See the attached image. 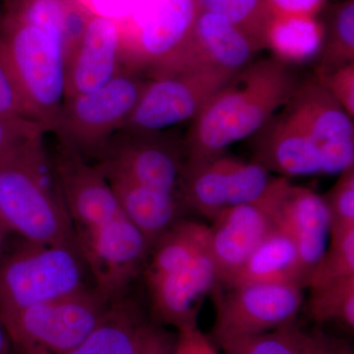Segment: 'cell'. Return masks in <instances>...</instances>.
Returning a JSON list of instances; mask_svg holds the SVG:
<instances>
[{"label":"cell","mask_w":354,"mask_h":354,"mask_svg":"<svg viewBox=\"0 0 354 354\" xmlns=\"http://www.w3.org/2000/svg\"><path fill=\"white\" fill-rule=\"evenodd\" d=\"M62 189L77 246L95 288L111 299L124 297L151 252L150 242L95 167L74 169L65 176Z\"/></svg>","instance_id":"1"},{"label":"cell","mask_w":354,"mask_h":354,"mask_svg":"<svg viewBox=\"0 0 354 354\" xmlns=\"http://www.w3.org/2000/svg\"><path fill=\"white\" fill-rule=\"evenodd\" d=\"M300 81L295 67L277 58L253 60L234 74L191 121L183 142L184 158L216 157L254 136L290 101Z\"/></svg>","instance_id":"2"},{"label":"cell","mask_w":354,"mask_h":354,"mask_svg":"<svg viewBox=\"0 0 354 354\" xmlns=\"http://www.w3.org/2000/svg\"><path fill=\"white\" fill-rule=\"evenodd\" d=\"M149 255L146 279L156 316L178 332L197 328L203 299L218 285L209 227L177 221Z\"/></svg>","instance_id":"3"},{"label":"cell","mask_w":354,"mask_h":354,"mask_svg":"<svg viewBox=\"0 0 354 354\" xmlns=\"http://www.w3.org/2000/svg\"><path fill=\"white\" fill-rule=\"evenodd\" d=\"M0 221L26 241L77 246L44 146L0 165Z\"/></svg>","instance_id":"4"},{"label":"cell","mask_w":354,"mask_h":354,"mask_svg":"<svg viewBox=\"0 0 354 354\" xmlns=\"http://www.w3.org/2000/svg\"><path fill=\"white\" fill-rule=\"evenodd\" d=\"M94 286L75 245L21 239L0 251V317Z\"/></svg>","instance_id":"5"},{"label":"cell","mask_w":354,"mask_h":354,"mask_svg":"<svg viewBox=\"0 0 354 354\" xmlns=\"http://www.w3.org/2000/svg\"><path fill=\"white\" fill-rule=\"evenodd\" d=\"M0 62L28 118L53 131L65 100L66 58L59 43L43 30L1 13Z\"/></svg>","instance_id":"6"},{"label":"cell","mask_w":354,"mask_h":354,"mask_svg":"<svg viewBox=\"0 0 354 354\" xmlns=\"http://www.w3.org/2000/svg\"><path fill=\"white\" fill-rule=\"evenodd\" d=\"M115 301L94 286L0 318L17 353L67 354L97 329Z\"/></svg>","instance_id":"7"},{"label":"cell","mask_w":354,"mask_h":354,"mask_svg":"<svg viewBox=\"0 0 354 354\" xmlns=\"http://www.w3.org/2000/svg\"><path fill=\"white\" fill-rule=\"evenodd\" d=\"M147 81L124 67L99 90L65 99L51 132L86 160L99 158L131 115Z\"/></svg>","instance_id":"8"},{"label":"cell","mask_w":354,"mask_h":354,"mask_svg":"<svg viewBox=\"0 0 354 354\" xmlns=\"http://www.w3.org/2000/svg\"><path fill=\"white\" fill-rule=\"evenodd\" d=\"M235 73L194 64L152 77L120 131L156 133L192 121Z\"/></svg>","instance_id":"9"},{"label":"cell","mask_w":354,"mask_h":354,"mask_svg":"<svg viewBox=\"0 0 354 354\" xmlns=\"http://www.w3.org/2000/svg\"><path fill=\"white\" fill-rule=\"evenodd\" d=\"M274 176L256 160L225 156L184 160L178 197L185 206L214 221L225 209L258 201Z\"/></svg>","instance_id":"10"},{"label":"cell","mask_w":354,"mask_h":354,"mask_svg":"<svg viewBox=\"0 0 354 354\" xmlns=\"http://www.w3.org/2000/svg\"><path fill=\"white\" fill-rule=\"evenodd\" d=\"M216 292V342L263 334L297 318L304 301L301 286L295 283H246Z\"/></svg>","instance_id":"11"},{"label":"cell","mask_w":354,"mask_h":354,"mask_svg":"<svg viewBox=\"0 0 354 354\" xmlns=\"http://www.w3.org/2000/svg\"><path fill=\"white\" fill-rule=\"evenodd\" d=\"M136 31L123 50L124 67L151 77L172 68L192 37L200 7L196 0H145L138 8Z\"/></svg>","instance_id":"12"},{"label":"cell","mask_w":354,"mask_h":354,"mask_svg":"<svg viewBox=\"0 0 354 354\" xmlns=\"http://www.w3.org/2000/svg\"><path fill=\"white\" fill-rule=\"evenodd\" d=\"M97 160L95 165L104 174H118L178 196L185 158L183 143L169 132L120 131Z\"/></svg>","instance_id":"13"},{"label":"cell","mask_w":354,"mask_h":354,"mask_svg":"<svg viewBox=\"0 0 354 354\" xmlns=\"http://www.w3.org/2000/svg\"><path fill=\"white\" fill-rule=\"evenodd\" d=\"M263 199L274 225L285 230L297 246L304 286L320 264L330 241V216L323 196L286 177H274Z\"/></svg>","instance_id":"14"},{"label":"cell","mask_w":354,"mask_h":354,"mask_svg":"<svg viewBox=\"0 0 354 354\" xmlns=\"http://www.w3.org/2000/svg\"><path fill=\"white\" fill-rule=\"evenodd\" d=\"M123 68L120 23L109 16L91 14L82 36L66 58L65 99L99 90Z\"/></svg>","instance_id":"15"},{"label":"cell","mask_w":354,"mask_h":354,"mask_svg":"<svg viewBox=\"0 0 354 354\" xmlns=\"http://www.w3.org/2000/svg\"><path fill=\"white\" fill-rule=\"evenodd\" d=\"M212 221L209 250L216 266L218 286H227L276 225L263 197L225 209Z\"/></svg>","instance_id":"16"},{"label":"cell","mask_w":354,"mask_h":354,"mask_svg":"<svg viewBox=\"0 0 354 354\" xmlns=\"http://www.w3.org/2000/svg\"><path fill=\"white\" fill-rule=\"evenodd\" d=\"M256 162L281 176L324 174L321 147L281 109L254 135Z\"/></svg>","instance_id":"17"},{"label":"cell","mask_w":354,"mask_h":354,"mask_svg":"<svg viewBox=\"0 0 354 354\" xmlns=\"http://www.w3.org/2000/svg\"><path fill=\"white\" fill-rule=\"evenodd\" d=\"M283 109L321 147L322 153L328 144L354 139L353 118L315 75L301 79Z\"/></svg>","instance_id":"18"},{"label":"cell","mask_w":354,"mask_h":354,"mask_svg":"<svg viewBox=\"0 0 354 354\" xmlns=\"http://www.w3.org/2000/svg\"><path fill=\"white\" fill-rule=\"evenodd\" d=\"M257 48L241 29L218 14H198L187 48L191 62H203L236 73L253 62Z\"/></svg>","instance_id":"19"},{"label":"cell","mask_w":354,"mask_h":354,"mask_svg":"<svg viewBox=\"0 0 354 354\" xmlns=\"http://www.w3.org/2000/svg\"><path fill=\"white\" fill-rule=\"evenodd\" d=\"M102 174L125 215L144 234L151 246L179 221L183 204L176 194L146 187L118 174Z\"/></svg>","instance_id":"20"},{"label":"cell","mask_w":354,"mask_h":354,"mask_svg":"<svg viewBox=\"0 0 354 354\" xmlns=\"http://www.w3.org/2000/svg\"><path fill=\"white\" fill-rule=\"evenodd\" d=\"M158 330L123 297L114 302L97 329L67 354H145Z\"/></svg>","instance_id":"21"},{"label":"cell","mask_w":354,"mask_h":354,"mask_svg":"<svg viewBox=\"0 0 354 354\" xmlns=\"http://www.w3.org/2000/svg\"><path fill=\"white\" fill-rule=\"evenodd\" d=\"M246 283H295L305 288L297 246L285 230L277 225L272 228L223 288Z\"/></svg>","instance_id":"22"},{"label":"cell","mask_w":354,"mask_h":354,"mask_svg":"<svg viewBox=\"0 0 354 354\" xmlns=\"http://www.w3.org/2000/svg\"><path fill=\"white\" fill-rule=\"evenodd\" d=\"M1 13L35 26L57 39L68 57L91 14L69 0H4Z\"/></svg>","instance_id":"23"},{"label":"cell","mask_w":354,"mask_h":354,"mask_svg":"<svg viewBox=\"0 0 354 354\" xmlns=\"http://www.w3.org/2000/svg\"><path fill=\"white\" fill-rule=\"evenodd\" d=\"M323 26L306 16L272 14L265 35V46L272 57L295 67L316 62L322 53Z\"/></svg>","instance_id":"24"},{"label":"cell","mask_w":354,"mask_h":354,"mask_svg":"<svg viewBox=\"0 0 354 354\" xmlns=\"http://www.w3.org/2000/svg\"><path fill=\"white\" fill-rule=\"evenodd\" d=\"M203 10L216 13L236 26L257 50L265 48V35L272 17L267 0H196Z\"/></svg>","instance_id":"25"},{"label":"cell","mask_w":354,"mask_h":354,"mask_svg":"<svg viewBox=\"0 0 354 354\" xmlns=\"http://www.w3.org/2000/svg\"><path fill=\"white\" fill-rule=\"evenodd\" d=\"M310 315L317 323L335 322L353 332L354 276L310 288Z\"/></svg>","instance_id":"26"},{"label":"cell","mask_w":354,"mask_h":354,"mask_svg":"<svg viewBox=\"0 0 354 354\" xmlns=\"http://www.w3.org/2000/svg\"><path fill=\"white\" fill-rule=\"evenodd\" d=\"M305 330L297 321L263 334L218 342L225 354H304Z\"/></svg>","instance_id":"27"},{"label":"cell","mask_w":354,"mask_h":354,"mask_svg":"<svg viewBox=\"0 0 354 354\" xmlns=\"http://www.w3.org/2000/svg\"><path fill=\"white\" fill-rule=\"evenodd\" d=\"M315 75H323L354 62V3L342 4L333 21L329 39L324 41L322 53L317 60Z\"/></svg>","instance_id":"28"},{"label":"cell","mask_w":354,"mask_h":354,"mask_svg":"<svg viewBox=\"0 0 354 354\" xmlns=\"http://www.w3.org/2000/svg\"><path fill=\"white\" fill-rule=\"evenodd\" d=\"M354 276V227L330 235L327 250L309 279L308 288Z\"/></svg>","instance_id":"29"},{"label":"cell","mask_w":354,"mask_h":354,"mask_svg":"<svg viewBox=\"0 0 354 354\" xmlns=\"http://www.w3.org/2000/svg\"><path fill=\"white\" fill-rule=\"evenodd\" d=\"M46 128L22 116L0 118V165L44 147Z\"/></svg>","instance_id":"30"},{"label":"cell","mask_w":354,"mask_h":354,"mask_svg":"<svg viewBox=\"0 0 354 354\" xmlns=\"http://www.w3.org/2000/svg\"><path fill=\"white\" fill-rule=\"evenodd\" d=\"M323 198L329 212L330 235L354 227V165L339 174Z\"/></svg>","instance_id":"31"},{"label":"cell","mask_w":354,"mask_h":354,"mask_svg":"<svg viewBox=\"0 0 354 354\" xmlns=\"http://www.w3.org/2000/svg\"><path fill=\"white\" fill-rule=\"evenodd\" d=\"M315 77L344 111L354 118V62Z\"/></svg>","instance_id":"32"},{"label":"cell","mask_w":354,"mask_h":354,"mask_svg":"<svg viewBox=\"0 0 354 354\" xmlns=\"http://www.w3.org/2000/svg\"><path fill=\"white\" fill-rule=\"evenodd\" d=\"M11 116L29 118L12 78L0 62V118Z\"/></svg>","instance_id":"33"},{"label":"cell","mask_w":354,"mask_h":354,"mask_svg":"<svg viewBox=\"0 0 354 354\" xmlns=\"http://www.w3.org/2000/svg\"><path fill=\"white\" fill-rule=\"evenodd\" d=\"M304 354H354L348 342L316 329L305 332Z\"/></svg>","instance_id":"34"},{"label":"cell","mask_w":354,"mask_h":354,"mask_svg":"<svg viewBox=\"0 0 354 354\" xmlns=\"http://www.w3.org/2000/svg\"><path fill=\"white\" fill-rule=\"evenodd\" d=\"M267 1L272 14L313 17L314 14L323 6L324 0H267Z\"/></svg>","instance_id":"35"},{"label":"cell","mask_w":354,"mask_h":354,"mask_svg":"<svg viewBox=\"0 0 354 354\" xmlns=\"http://www.w3.org/2000/svg\"><path fill=\"white\" fill-rule=\"evenodd\" d=\"M204 334L197 328L178 332L172 354H202L201 344Z\"/></svg>","instance_id":"36"},{"label":"cell","mask_w":354,"mask_h":354,"mask_svg":"<svg viewBox=\"0 0 354 354\" xmlns=\"http://www.w3.org/2000/svg\"><path fill=\"white\" fill-rule=\"evenodd\" d=\"M174 346L171 337L160 330L145 354H172Z\"/></svg>","instance_id":"37"},{"label":"cell","mask_w":354,"mask_h":354,"mask_svg":"<svg viewBox=\"0 0 354 354\" xmlns=\"http://www.w3.org/2000/svg\"><path fill=\"white\" fill-rule=\"evenodd\" d=\"M13 351L12 342H11L6 326L0 318V354H12Z\"/></svg>","instance_id":"38"},{"label":"cell","mask_w":354,"mask_h":354,"mask_svg":"<svg viewBox=\"0 0 354 354\" xmlns=\"http://www.w3.org/2000/svg\"><path fill=\"white\" fill-rule=\"evenodd\" d=\"M11 232L7 230L6 225L2 223V221H0V251L3 249V247L6 246L7 243V241H8V237L10 236Z\"/></svg>","instance_id":"39"},{"label":"cell","mask_w":354,"mask_h":354,"mask_svg":"<svg viewBox=\"0 0 354 354\" xmlns=\"http://www.w3.org/2000/svg\"><path fill=\"white\" fill-rule=\"evenodd\" d=\"M12 354H20L19 353H17V351L14 349Z\"/></svg>","instance_id":"40"},{"label":"cell","mask_w":354,"mask_h":354,"mask_svg":"<svg viewBox=\"0 0 354 354\" xmlns=\"http://www.w3.org/2000/svg\"><path fill=\"white\" fill-rule=\"evenodd\" d=\"M0 15H1V8H0Z\"/></svg>","instance_id":"41"}]
</instances>
